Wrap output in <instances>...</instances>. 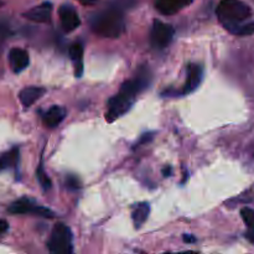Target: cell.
Returning <instances> with one entry per match:
<instances>
[{
    "label": "cell",
    "mask_w": 254,
    "mask_h": 254,
    "mask_svg": "<svg viewBox=\"0 0 254 254\" xmlns=\"http://www.w3.org/2000/svg\"><path fill=\"white\" fill-rule=\"evenodd\" d=\"M149 81H150V74L146 69H144L139 72L138 76L134 77L133 79L124 82L118 93L108 101V112L106 116L108 122L116 121L127 113L135 102L136 96L148 87Z\"/></svg>",
    "instance_id": "cell-1"
},
{
    "label": "cell",
    "mask_w": 254,
    "mask_h": 254,
    "mask_svg": "<svg viewBox=\"0 0 254 254\" xmlns=\"http://www.w3.org/2000/svg\"><path fill=\"white\" fill-rule=\"evenodd\" d=\"M216 12L223 27L232 34H236L252 15L250 5L242 0H221Z\"/></svg>",
    "instance_id": "cell-2"
},
{
    "label": "cell",
    "mask_w": 254,
    "mask_h": 254,
    "mask_svg": "<svg viewBox=\"0 0 254 254\" xmlns=\"http://www.w3.org/2000/svg\"><path fill=\"white\" fill-rule=\"evenodd\" d=\"M91 26L93 32L99 36L117 39L126 31L123 12L117 7L103 10L92 17Z\"/></svg>",
    "instance_id": "cell-3"
},
{
    "label": "cell",
    "mask_w": 254,
    "mask_h": 254,
    "mask_svg": "<svg viewBox=\"0 0 254 254\" xmlns=\"http://www.w3.org/2000/svg\"><path fill=\"white\" fill-rule=\"evenodd\" d=\"M47 247L50 252L54 254H69L73 252V236L69 227L64 223H57L52 230Z\"/></svg>",
    "instance_id": "cell-4"
},
{
    "label": "cell",
    "mask_w": 254,
    "mask_h": 254,
    "mask_svg": "<svg viewBox=\"0 0 254 254\" xmlns=\"http://www.w3.org/2000/svg\"><path fill=\"white\" fill-rule=\"evenodd\" d=\"M174 34H175V30L170 24H165L160 20H155L150 32L151 46L156 50L165 49L173 41Z\"/></svg>",
    "instance_id": "cell-5"
},
{
    "label": "cell",
    "mask_w": 254,
    "mask_h": 254,
    "mask_svg": "<svg viewBox=\"0 0 254 254\" xmlns=\"http://www.w3.org/2000/svg\"><path fill=\"white\" fill-rule=\"evenodd\" d=\"M10 213L12 215H25V213H34V215L41 216L45 218H52L55 216V213L52 212L49 208L44 207V206L36 205L35 202H32L29 198H20V200L15 201L10 205V207L7 208Z\"/></svg>",
    "instance_id": "cell-6"
},
{
    "label": "cell",
    "mask_w": 254,
    "mask_h": 254,
    "mask_svg": "<svg viewBox=\"0 0 254 254\" xmlns=\"http://www.w3.org/2000/svg\"><path fill=\"white\" fill-rule=\"evenodd\" d=\"M60 20H61L62 29L66 32H71L76 30L77 27L81 25V20H79L78 14H77L76 9L69 4H64L59 10Z\"/></svg>",
    "instance_id": "cell-7"
},
{
    "label": "cell",
    "mask_w": 254,
    "mask_h": 254,
    "mask_svg": "<svg viewBox=\"0 0 254 254\" xmlns=\"http://www.w3.org/2000/svg\"><path fill=\"white\" fill-rule=\"evenodd\" d=\"M9 64L15 73H20V72H22L29 66V54L25 50L19 49V47H14L9 52Z\"/></svg>",
    "instance_id": "cell-8"
},
{
    "label": "cell",
    "mask_w": 254,
    "mask_h": 254,
    "mask_svg": "<svg viewBox=\"0 0 254 254\" xmlns=\"http://www.w3.org/2000/svg\"><path fill=\"white\" fill-rule=\"evenodd\" d=\"M203 78V68L202 66L196 64H189L188 67V81L185 83V88H184V94H189L191 92L195 91L200 83L202 82Z\"/></svg>",
    "instance_id": "cell-9"
},
{
    "label": "cell",
    "mask_w": 254,
    "mask_h": 254,
    "mask_svg": "<svg viewBox=\"0 0 254 254\" xmlns=\"http://www.w3.org/2000/svg\"><path fill=\"white\" fill-rule=\"evenodd\" d=\"M193 0H156L155 7L163 15H174L189 6Z\"/></svg>",
    "instance_id": "cell-10"
},
{
    "label": "cell",
    "mask_w": 254,
    "mask_h": 254,
    "mask_svg": "<svg viewBox=\"0 0 254 254\" xmlns=\"http://www.w3.org/2000/svg\"><path fill=\"white\" fill-rule=\"evenodd\" d=\"M51 12L52 4L49 1H45L25 12L24 16L34 22H47L51 17Z\"/></svg>",
    "instance_id": "cell-11"
},
{
    "label": "cell",
    "mask_w": 254,
    "mask_h": 254,
    "mask_svg": "<svg viewBox=\"0 0 254 254\" xmlns=\"http://www.w3.org/2000/svg\"><path fill=\"white\" fill-rule=\"evenodd\" d=\"M45 93V88L42 87H36V86H30V87H25L21 92L19 93V98L20 102H21L22 106L25 108H29L31 107L37 99L41 98Z\"/></svg>",
    "instance_id": "cell-12"
},
{
    "label": "cell",
    "mask_w": 254,
    "mask_h": 254,
    "mask_svg": "<svg viewBox=\"0 0 254 254\" xmlns=\"http://www.w3.org/2000/svg\"><path fill=\"white\" fill-rule=\"evenodd\" d=\"M64 117H66V109L60 106H52L44 114L42 119H44V123L46 127H49V128H56L64 121Z\"/></svg>",
    "instance_id": "cell-13"
},
{
    "label": "cell",
    "mask_w": 254,
    "mask_h": 254,
    "mask_svg": "<svg viewBox=\"0 0 254 254\" xmlns=\"http://www.w3.org/2000/svg\"><path fill=\"white\" fill-rule=\"evenodd\" d=\"M69 57L74 64V74L76 77H81L83 73V46L78 42L69 47Z\"/></svg>",
    "instance_id": "cell-14"
},
{
    "label": "cell",
    "mask_w": 254,
    "mask_h": 254,
    "mask_svg": "<svg viewBox=\"0 0 254 254\" xmlns=\"http://www.w3.org/2000/svg\"><path fill=\"white\" fill-rule=\"evenodd\" d=\"M149 213H150V206L148 202H141L136 205L133 210V213H131L134 226L136 228H140L144 225V222L148 220Z\"/></svg>",
    "instance_id": "cell-15"
},
{
    "label": "cell",
    "mask_w": 254,
    "mask_h": 254,
    "mask_svg": "<svg viewBox=\"0 0 254 254\" xmlns=\"http://www.w3.org/2000/svg\"><path fill=\"white\" fill-rule=\"evenodd\" d=\"M19 163V149L12 148L11 150L6 151L0 156V170L15 168Z\"/></svg>",
    "instance_id": "cell-16"
},
{
    "label": "cell",
    "mask_w": 254,
    "mask_h": 254,
    "mask_svg": "<svg viewBox=\"0 0 254 254\" xmlns=\"http://www.w3.org/2000/svg\"><path fill=\"white\" fill-rule=\"evenodd\" d=\"M36 174H37V180H39L40 185L42 186V189H44V190H49V189L51 188V180H50V178L47 176V174L45 173L44 166L40 165L39 169H37Z\"/></svg>",
    "instance_id": "cell-17"
},
{
    "label": "cell",
    "mask_w": 254,
    "mask_h": 254,
    "mask_svg": "<svg viewBox=\"0 0 254 254\" xmlns=\"http://www.w3.org/2000/svg\"><path fill=\"white\" fill-rule=\"evenodd\" d=\"M241 217L248 228H254V210L250 207H245L241 210Z\"/></svg>",
    "instance_id": "cell-18"
},
{
    "label": "cell",
    "mask_w": 254,
    "mask_h": 254,
    "mask_svg": "<svg viewBox=\"0 0 254 254\" xmlns=\"http://www.w3.org/2000/svg\"><path fill=\"white\" fill-rule=\"evenodd\" d=\"M254 34V21H246L240 29L236 31V35H252Z\"/></svg>",
    "instance_id": "cell-19"
},
{
    "label": "cell",
    "mask_w": 254,
    "mask_h": 254,
    "mask_svg": "<svg viewBox=\"0 0 254 254\" xmlns=\"http://www.w3.org/2000/svg\"><path fill=\"white\" fill-rule=\"evenodd\" d=\"M67 186H68L69 189L76 190V189L78 188V181H77V179L74 178H68V180H67Z\"/></svg>",
    "instance_id": "cell-20"
},
{
    "label": "cell",
    "mask_w": 254,
    "mask_h": 254,
    "mask_svg": "<svg viewBox=\"0 0 254 254\" xmlns=\"http://www.w3.org/2000/svg\"><path fill=\"white\" fill-rule=\"evenodd\" d=\"M7 230H9V223L5 220H0V235L6 232Z\"/></svg>",
    "instance_id": "cell-21"
},
{
    "label": "cell",
    "mask_w": 254,
    "mask_h": 254,
    "mask_svg": "<svg viewBox=\"0 0 254 254\" xmlns=\"http://www.w3.org/2000/svg\"><path fill=\"white\" fill-rule=\"evenodd\" d=\"M246 238H247L251 243H254V228H248L247 233H246Z\"/></svg>",
    "instance_id": "cell-22"
},
{
    "label": "cell",
    "mask_w": 254,
    "mask_h": 254,
    "mask_svg": "<svg viewBox=\"0 0 254 254\" xmlns=\"http://www.w3.org/2000/svg\"><path fill=\"white\" fill-rule=\"evenodd\" d=\"M184 241L188 243H193V242H196V238L191 235H185L184 236Z\"/></svg>",
    "instance_id": "cell-23"
},
{
    "label": "cell",
    "mask_w": 254,
    "mask_h": 254,
    "mask_svg": "<svg viewBox=\"0 0 254 254\" xmlns=\"http://www.w3.org/2000/svg\"><path fill=\"white\" fill-rule=\"evenodd\" d=\"M78 1L83 5H94L97 2V0H78Z\"/></svg>",
    "instance_id": "cell-24"
},
{
    "label": "cell",
    "mask_w": 254,
    "mask_h": 254,
    "mask_svg": "<svg viewBox=\"0 0 254 254\" xmlns=\"http://www.w3.org/2000/svg\"><path fill=\"white\" fill-rule=\"evenodd\" d=\"M163 173H164V176H170V173H171V168H168V169H165V170H164Z\"/></svg>",
    "instance_id": "cell-25"
},
{
    "label": "cell",
    "mask_w": 254,
    "mask_h": 254,
    "mask_svg": "<svg viewBox=\"0 0 254 254\" xmlns=\"http://www.w3.org/2000/svg\"><path fill=\"white\" fill-rule=\"evenodd\" d=\"M0 6H2V1H1V0H0Z\"/></svg>",
    "instance_id": "cell-26"
}]
</instances>
